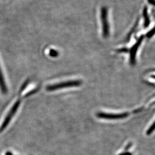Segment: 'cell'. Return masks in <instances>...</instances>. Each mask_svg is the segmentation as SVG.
<instances>
[{"instance_id":"obj_4","label":"cell","mask_w":155,"mask_h":155,"mask_svg":"<svg viewBox=\"0 0 155 155\" xmlns=\"http://www.w3.org/2000/svg\"><path fill=\"white\" fill-rule=\"evenodd\" d=\"M144 35H141L138 38L136 43L131 47V48L129 50L130 53V63L131 64H134L136 63V58L137 50L140 46L141 43L144 39Z\"/></svg>"},{"instance_id":"obj_14","label":"cell","mask_w":155,"mask_h":155,"mask_svg":"<svg viewBox=\"0 0 155 155\" xmlns=\"http://www.w3.org/2000/svg\"><path fill=\"white\" fill-rule=\"evenodd\" d=\"M118 155H131V154L130 153L127 152L122 153H120V154H119Z\"/></svg>"},{"instance_id":"obj_7","label":"cell","mask_w":155,"mask_h":155,"mask_svg":"<svg viewBox=\"0 0 155 155\" xmlns=\"http://www.w3.org/2000/svg\"><path fill=\"white\" fill-rule=\"evenodd\" d=\"M0 88L1 89L2 92L3 93L5 94V93L7 92V86H6L3 73L2 72L1 67H0Z\"/></svg>"},{"instance_id":"obj_1","label":"cell","mask_w":155,"mask_h":155,"mask_svg":"<svg viewBox=\"0 0 155 155\" xmlns=\"http://www.w3.org/2000/svg\"><path fill=\"white\" fill-rule=\"evenodd\" d=\"M82 84V81L79 80L68 81L66 82H63L48 85L46 87V89L48 91H56L58 90L64 89V88L79 87Z\"/></svg>"},{"instance_id":"obj_8","label":"cell","mask_w":155,"mask_h":155,"mask_svg":"<svg viewBox=\"0 0 155 155\" xmlns=\"http://www.w3.org/2000/svg\"><path fill=\"white\" fill-rule=\"evenodd\" d=\"M139 23V18L137 19V20L136 21V22L134 23V26H133V28H131V30L130 31V32L128 33V35H127V41H128L130 38L131 35H133V33H134V31H136V29L137 28V26H138V24Z\"/></svg>"},{"instance_id":"obj_6","label":"cell","mask_w":155,"mask_h":155,"mask_svg":"<svg viewBox=\"0 0 155 155\" xmlns=\"http://www.w3.org/2000/svg\"><path fill=\"white\" fill-rule=\"evenodd\" d=\"M143 27L145 28H147L151 23V20L148 13V7L145 6L143 8Z\"/></svg>"},{"instance_id":"obj_2","label":"cell","mask_w":155,"mask_h":155,"mask_svg":"<svg viewBox=\"0 0 155 155\" xmlns=\"http://www.w3.org/2000/svg\"><path fill=\"white\" fill-rule=\"evenodd\" d=\"M100 19L101 21L102 36L104 38H107L110 35V25L108 18V9L106 7L103 6L100 9Z\"/></svg>"},{"instance_id":"obj_10","label":"cell","mask_w":155,"mask_h":155,"mask_svg":"<svg viewBox=\"0 0 155 155\" xmlns=\"http://www.w3.org/2000/svg\"><path fill=\"white\" fill-rule=\"evenodd\" d=\"M155 121L154 123L151 125L150 127L148 129V130L147 131V134L148 135H150L153 131H155Z\"/></svg>"},{"instance_id":"obj_5","label":"cell","mask_w":155,"mask_h":155,"mask_svg":"<svg viewBox=\"0 0 155 155\" xmlns=\"http://www.w3.org/2000/svg\"><path fill=\"white\" fill-rule=\"evenodd\" d=\"M127 113L124 114H108L105 112H99L96 114V116L99 118L102 119H109V120H116V119H122L127 117L128 116Z\"/></svg>"},{"instance_id":"obj_3","label":"cell","mask_w":155,"mask_h":155,"mask_svg":"<svg viewBox=\"0 0 155 155\" xmlns=\"http://www.w3.org/2000/svg\"><path fill=\"white\" fill-rule=\"evenodd\" d=\"M20 103H21V102L19 100H18L14 104L12 108L10 110L8 114V115L6 116L5 119L3 121V124L0 127V133H2L7 127L8 125L9 124L12 118L14 116L15 114L17 111V110L19 108Z\"/></svg>"},{"instance_id":"obj_9","label":"cell","mask_w":155,"mask_h":155,"mask_svg":"<svg viewBox=\"0 0 155 155\" xmlns=\"http://www.w3.org/2000/svg\"><path fill=\"white\" fill-rule=\"evenodd\" d=\"M155 35V25L154 27H153L151 29V30L148 31L147 33L146 36L147 38H152L153 36H154Z\"/></svg>"},{"instance_id":"obj_11","label":"cell","mask_w":155,"mask_h":155,"mask_svg":"<svg viewBox=\"0 0 155 155\" xmlns=\"http://www.w3.org/2000/svg\"><path fill=\"white\" fill-rule=\"evenodd\" d=\"M49 55L51 57H56L58 56V52L55 49H51L49 51Z\"/></svg>"},{"instance_id":"obj_12","label":"cell","mask_w":155,"mask_h":155,"mask_svg":"<svg viewBox=\"0 0 155 155\" xmlns=\"http://www.w3.org/2000/svg\"><path fill=\"white\" fill-rule=\"evenodd\" d=\"M116 51L118 52H127L129 51V50L127 48H121L117 49Z\"/></svg>"},{"instance_id":"obj_13","label":"cell","mask_w":155,"mask_h":155,"mask_svg":"<svg viewBox=\"0 0 155 155\" xmlns=\"http://www.w3.org/2000/svg\"><path fill=\"white\" fill-rule=\"evenodd\" d=\"M148 3L153 6H155V0H148Z\"/></svg>"}]
</instances>
